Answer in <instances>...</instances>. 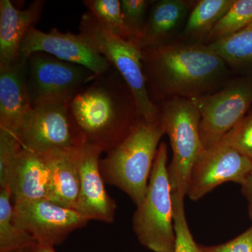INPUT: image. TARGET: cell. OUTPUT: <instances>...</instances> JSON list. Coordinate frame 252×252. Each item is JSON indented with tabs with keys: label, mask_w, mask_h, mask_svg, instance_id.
I'll return each mask as SVG.
<instances>
[{
	"label": "cell",
	"mask_w": 252,
	"mask_h": 252,
	"mask_svg": "<svg viewBox=\"0 0 252 252\" xmlns=\"http://www.w3.org/2000/svg\"><path fill=\"white\" fill-rule=\"evenodd\" d=\"M69 108L84 143L106 153L125 138L139 118L133 94L113 67L84 86Z\"/></svg>",
	"instance_id": "cell-1"
},
{
	"label": "cell",
	"mask_w": 252,
	"mask_h": 252,
	"mask_svg": "<svg viewBox=\"0 0 252 252\" xmlns=\"http://www.w3.org/2000/svg\"><path fill=\"white\" fill-rule=\"evenodd\" d=\"M141 51L147 87L157 97L205 95L226 71V63L209 45L167 43Z\"/></svg>",
	"instance_id": "cell-2"
},
{
	"label": "cell",
	"mask_w": 252,
	"mask_h": 252,
	"mask_svg": "<svg viewBox=\"0 0 252 252\" xmlns=\"http://www.w3.org/2000/svg\"><path fill=\"white\" fill-rule=\"evenodd\" d=\"M165 134L158 122L139 117L125 138L103 159L99 167L105 183L115 186L136 206L143 200L159 142Z\"/></svg>",
	"instance_id": "cell-3"
},
{
	"label": "cell",
	"mask_w": 252,
	"mask_h": 252,
	"mask_svg": "<svg viewBox=\"0 0 252 252\" xmlns=\"http://www.w3.org/2000/svg\"><path fill=\"white\" fill-rule=\"evenodd\" d=\"M167 147L158 149L148 187L132 216V229L144 248L154 252H176L172 190L167 165Z\"/></svg>",
	"instance_id": "cell-4"
},
{
	"label": "cell",
	"mask_w": 252,
	"mask_h": 252,
	"mask_svg": "<svg viewBox=\"0 0 252 252\" xmlns=\"http://www.w3.org/2000/svg\"><path fill=\"white\" fill-rule=\"evenodd\" d=\"M79 31L126 81L135 98L139 117L149 122L160 121V111L147 89L141 49L106 31L90 11L81 17Z\"/></svg>",
	"instance_id": "cell-5"
},
{
	"label": "cell",
	"mask_w": 252,
	"mask_h": 252,
	"mask_svg": "<svg viewBox=\"0 0 252 252\" xmlns=\"http://www.w3.org/2000/svg\"><path fill=\"white\" fill-rule=\"evenodd\" d=\"M200 116L191 99L172 97L163 104L160 122L172 150L168 174L172 193L187 196L189 179L205 148L200 140Z\"/></svg>",
	"instance_id": "cell-6"
},
{
	"label": "cell",
	"mask_w": 252,
	"mask_h": 252,
	"mask_svg": "<svg viewBox=\"0 0 252 252\" xmlns=\"http://www.w3.org/2000/svg\"><path fill=\"white\" fill-rule=\"evenodd\" d=\"M96 76L80 64L45 53H34L26 59V84L31 107L69 103Z\"/></svg>",
	"instance_id": "cell-7"
},
{
	"label": "cell",
	"mask_w": 252,
	"mask_h": 252,
	"mask_svg": "<svg viewBox=\"0 0 252 252\" xmlns=\"http://www.w3.org/2000/svg\"><path fill=\"white\" fill-rule=\"evenodd\" d=\"M69 104L32 107L16 131L22 147L45 153L74 150L84 144L69 112Z\"/></svg>",
	"instance_id": "cell-8"
},
{
	"label": "cell",
	"mask_w": 252,
	"mask_h": 252,
	"mask_svg": "<svg viewBox=\"0 0 252 252\" xmlns=\"http://www.w3.org/2000/svg\"><path fill=\"white\" fill-rule=\"evenodd\" d=\"M190 99L200 114L199 132L206 149L220 142L246 116L252 104V79H238L216 94Z\"/></svg>",
	"instance_id": "cell-9"
},
{
	"label": "cell",
	"mask_w": 252,
	"mask_h": 252,
	"mask_svg": "<svg viewBox=\"0 0 252 252\" xmlns=\"http://www.w3.org/2000/svg\"><path fill=\"white\" fill-rule=\"evenodd\" d=\"M252 170V160L224 141L205 149L189 179L187 196L193 201L203 198L226 182L243 185Z\"/></svg>",
	"instance_id": "cell-10"
},
{
	"label": "cell",
	"mask_w": 252,
	"mask_h": 252,
	"mask_svg": "<svg viewBox=\"0 0 252 252\" xmlns=\"http://www.w3.org/2000/svg\"><path fill=\"white\" fill-rule=\"evenodd\" d=\"M13 220L18 226L35 239L37 243L60 245L74 230L90 220L72 209L48 200L15 201Z\"/></svg>",
	"instance_id": "cell-11"
},
{
	"label": "cell",
	"mask_w": 252,
	"mask_h": 252,
	"mask_svg": "<svg viewBox=\"0 0 252 252\" xmlns=\"http://www.w3.org/2000/svg\"><path fill=\"white\" fill-rule=\"evenodd\" d=\"M43 52L65 62L80 64L99 75L112 66L81 34L61 32L56 28L44 32L34 27L28 31L21 45L20 59Z\"/></svg>",
	"instance_id": "cell-12"
},
{
	"label": "cell",
	"mask_w": 252,
	"mask_h": 252,
	"mask_svg": "<svg viewBox=\"0 0 252 252\" xmlns=\"http://www.w3.org/2000/svg\"><path fill=\"white\" fill-rule=\"evenodd\" d=\"M102 151L96 146L83 144L78 149L80 187L75 210L89 220L113 223L117 203L107 193L99 162Z\"/></svg>",
	"instance_id": "cell-13"
},
{
	"label": "cell",
	"mask_w": 252,
	"mask_h": 252,
	"mask_svg": "<svg viewBox=\"0 0 252 252\" xmlns=\"http://www.w3.org/2000/svg\"><path fill=\"white\" fill-rule=\"evenodd\" d=\"M49 168L47 154L23 148L14 158L7 188L14 201L46 199Z\"/></svg>",
	"instance_id": "cell-14"
},
{
	"label": "cell",
	"mask_w": 252,
	"mask_h": 252,
	"mask_svg": "<svg viewBox=\"0 0 252 252\" xmlns=\"http://www.w3.org/2000/svg\"><path fill=\"white\" fill-rule=\"evenodd\" d=\"M44 4L35 0L26 9H18L10 0L0 1V66L19 61L23 41L40 19Z\"/></svg>",
	"instance_id": "cell-15"
},
{
	"label": "cell",
	"mask_w": 252,
	"mask_h": 252,
	"mask_svg": "<svg viewBox=\"0 0 252 252\" xmlns=\"http://www.w3.org/2000/svg\"><path fill=\"white\" fill-rule=\"evenodd\" d=\"M32 108L26 84V60L0 66V129L16 133Z\"/></svg>",
	"instance_id": "cell-16"
},
{
	"label": "cell",
	"mask_w": 252,
	"mask_h": 252,
	"mask_svg": "<svg viewBox=\"0 0 252 252\" xmlns=\"http://www.w3.org/2000/svg\"><path fill=\"white\" fill-rule=\"evenodd\" d=\"M78 149L46 152L49 168L46 199L74 210L80 187Z\"/></svg>",
	"instance_id": "cell-17"
},
{
	"label": "cell",
	"mask_w": 252,
	"mask_h": 252,
	"mask_svg": "<svg viewBox=\"0 0 252 252\" xmlns=\"http://www.w3.org/2000/svg\"><path fill=\"white\" fill-rule=\"evenodd\" d=\"M190 5V1L184 0L153 1L143 31L135 44L142 50L166 44L185 19Z\"/></svg>",
	"instance_id": "cell-18"
},
{
	"label": "cell",
	"mask_w": 252,
	"mask_h": 252,
	"mask_svg": "<svg viewBox=\"0 0 252 252\" xmlns=\"http://www.w3.org/2000/svg\"><path fill=\"white\" fill-rule=\"evenodd\" d=\"M235 0H200L190 11L184 35L200 39L207 37L219 21L229 10Z\"/></svg>",
	"instance_id": "cell-19"
},
{
	"label": "cell",
	"mask_w": 252,
	"mask_h": 252,
	"mask_svg": "<svg viewBox=\"0 0 252 252\" xmlns=\"http://www.w3.org/2000/svg\"><path fill=\"white\" fill-rule=\"evenodd\" d=\"M12 197L9 189H0V252H12L35 246L37 242L13 220Z\"/></svg>",
	"instance_id": "cell-20"
},
{
	"label": "cell",
	"mask_w": 252,
	"mask_h": 252,
	"mask_svg": "<svg viewBox=\"0 0 252 252\" xmlns=\"http://www.w3.org/2000/svg\"><path fill=\"white\" fill-rule=\"evenodd\" d=\"M226 64L235 67L252 64V25L208 44Z\"/></svg>",
	"instance_id": "cell-21"
},
{
	"label": "cell",
	"mask_w": 252,
	"mask_h": 252,
	"mask_svg": "<svg viewBox=\"0 0 252 252\" xmlns=\"http://www.w3.org/2000/svg\"><path fill=\"white\" fill-rule=\"evenodd\" d=\"M252 22V0H235L210 32L207 39L215 41L242 31Z\"/></svg>",
	"instance_id": "cell-22"
},
{
	"label": "cell",
	"mask_w": 252,
	"mask_h": 252,
	"mask_svg": "<svg viewBox=\"0 0 252 252\" xmlns=\"http://www.w3.org/2000/svg\"><path fill=\"white\" fill-rule=\"evenodd\" d=\"M84 4L106 31L127 40L121 1L86 0Z\"/></svg>",
	"instance_id": "cell-23"
},
{
	"label": "cell",
	"mask_w": 252,
	"mask_h": 252,
	"mask_svg": "<svg viewBox=\"0 0 252 252\" xmlns=\"http://www.w3.org/2000/svg\"><path fill=\"white\" fill-rule=\"evenodd\" d=\"M152 1L148 0H122V9L127 41L138 40L147 22V12Z\"/></svg>",
	"instance_id": "cell-24"
},
{
	"label": "cell",
	"mask_w": 252,
	"mask_h": 252,
	"mask_svg": "<svg viewBox=\"0 0 252 252\" xmlns=\"http://www.w3.org/2000/svg\"><path fill=\"white\" fill-rule=\"evenodd\" d=\"M185 196L172 193L174 205V224L176 233V252H201L190 232L185 207Z\"/></svg>",
	"instance_id": "cell-25"
},
{
	"label": "cell",
	"mask_w": 252,
	"mask_h": 252,
	"mask_svg": "<svg viewBox=\"0 0 252 252\" xmlns=\"http://www.w3.org/2000/svg\"><path fill=\"white\" fill-rule=\"evenodd\" d=\"M22 145L16 133L0 129V187L7 188L8 175L14 158Z\"/></svg>",
	"instance_id": "cell-26"
},
{
	"label": "cell",
	"mask_w": 252,
	"mask_h": 252,
	"mask_svg": "<svg viewBox=\"0 0 252 252\" xmlns=\"http://www.w3.org/2000/svg\"><path fill=\"white\" fill-rule=\"evenodd\" d=\"M221 140L252 160V113L245 116Z\"/></svg>",
	"instance_id": "cell-27"
},
{
	"label": "cell",
	"mask_w": 252,
	"mask_h": 252,
	"mask_svg": "<svg viewBox=\"0 0 252 252\" xmlns=\"http://www.w3.org/2000/svg\"><path fill=\"white\" fill-rule=\"evenodd\" d=\"M199 247L201 252H252V226L227 243Z\"/></svg>",
	"instance_id": "cell-28"
},
{
	"label": "cell",
	"mask_w": 252,
	"mask_h": 252,
	"mask_svg": "<svg viewBox=\"0 0 252 252\" xmlns=\"http://www.w3.org/2000/svg\"><path fill=\"white\" fill-rule=\"evenodd\" d=\"M242 193L248 201L249 215L252 220V170L242 185Z\"/></svg>",
	"instance_id": "cell-29"
},
{
	"label": "cell",
	"mask_w": 252,
	"mask_h": 252,
	"mask_svg": "<svg viewBox=\"0 0 252 252\" xmlns=\"http://www.w3.org/2000/svg\"><path fill=\"white\" fill-rule=\"evenodd\" d=\"M34 252H56L54 246L48 244L37 243L33 247Z\"/></svg>",
	"instance_id": "cell-30"
},
{
	"label": "cell",
	"mask_w": 252,
	"mask_h": 252,
	"mask_svg": "<svg viewBox=\"0 0 252 252\" xmlns=\"http://www.w3.org/2000/svg\"><path fill=\"white\" fill-rule=\"evenodd\" d=\"M12 252H33V248L23 249V250H17V251Z\"/></svg>",
	"instance_id": "cell-31"
},
{
	"label": "cell",
	"mask_w": 252,
	"mask_h": 252,
	"mask_svg": "<svg viewBox=\"0 0 252 252\" xmlns=\"http://www.w3.org/2000/svg\"><path fill=\"white\" fill-rule=\"evenodd\" d=\"M250 25H252V22L251 23H250ZM250 25H249V26H250Z\"/></svg>",
	"instance_id": "cell-32"
}]
</instances>
